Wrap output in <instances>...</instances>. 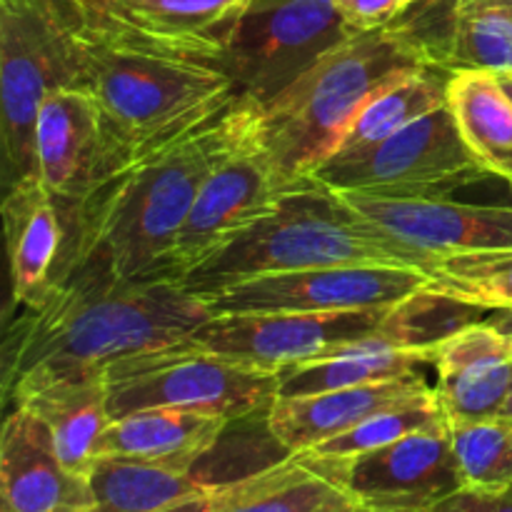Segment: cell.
<instances>
[{"instance_id": "4fadbf2b", "label": "cell", "mask_w": 512, "mask_h": 512, "mask_svg": "<svg viewBox=\"0 0 512 512\" xmlns=\"http://www.w3.org/2000/svg\"><path fill=\"white\" fill-rule=\"evenodd\" d=\"M260 115V113H258ZM283 195L253 128L213 165L163 263L165 280H180Z\"/></svg>"}, {"instance_id": "30bf717a", "label": "cell", "mask_w": 512, "mask_h": 512, "mask_svg": "<svg viewBox=\"0 0 512 512\" xmlns=\"http://www.w3.org/2000/svg\"><path fill=\"white\" fill-rule=\"evenodd\" d=\"M338 195L375 238L425 275L455 255L512 250V205L460 203L448 195Z\"/></svg>"}, {"instance_id": "ac0fdd59", "label": "cell", "mask_w": 512, "mask_h": 512, "mask_svg": "<svg viewBox=\"0 0 512 512\" xmlns=\"http://www.w3.org/2000/svg\"><path fill=\"white\" fill-rule=\"evenodd\" d=\"M433 393L435 390L418 373L410 378L358 385V388L278 398L265 420H268V430L273 433V438L288 453H308V450L348 433L350 428L390 405L428 398Z\"/></svg>"}, {"instance_id": "ba28073f", "label": "cell", "mask_w": 512, "mask_h": 512, "mask_svg": "<svg viewBox=\"0 0 512 512\" xmlns=\"http://www.w3.org/2000/svg\"><path fill=\"white\" fill-rule=\"evenodd\" d=\"M350 35L333 0H250L225 35L223 65L235 93L263 108Z\"/></svg>"}, {"instance_id": "6da1fadb", "label": "cell", "mask_w": 512, "mask_h": 512, "mask_svg": "<svg viewBox=\"0 0 512 512\" xmlns=\"http://www.w3.org/2000/svg\"><path fill=\"white\" fill-rule=\"evenodd\" d=\"M210 318L208 300L175 280L55 270L43 293L18 305L5 325V403L35 385L105 375L115 360L185 343Z\"/></svg>"}, {"instance_id": "f1b7e54d", "label": "cell", "mask_w": 512, "mask_h": 512, "mask_svg": "<svg viewBox=\"0 0 512 512\" xmlns=\"http://www.w3.org/2000/svg\"><path fill=\"white\" fill-rule=\"evenodd\" d=\"M488 313L490 310L480 305L425 285L418 293L390 305L378 333L395 348L433 350L450 335L485 320Z\"/></svg>"}, {"instance_id": "484cf974", "label": "cell", "mask_w": 512, "mask_h": 512, "mask_svg": "<svg viewBox=\"0 0 512 512\" xmlns=\"http://www.w3.org/2000/svg\"><path fill=\"white\" fill-rule=\"evenodd\" d=\"M448 105L475 158L512 183V100L498 75L450 73Z\"/></svg>"}, {"instance_id": "603a6c76", "label": "cell", "mask_w": 512, "mask_h": 512, "mask_svg": "<svg viewBox=\"0 0 512 512\" xmlns=\"http://www.w3.org/2000/svg\"><path fill=\"white\" fill-rule=\"evenodd\" d=\"M215 512H325L350 500L305 453L210 490Z\"/></svg>"}, {"instance_id": "83f0119b", "label": "cell", "mask_w": 512, "mask_h": 512, "mask_svg": "<svg viewBox=\"0 0 512 512\" xmlns=\"http://www.w3.org/2000/svg\"><path fill=\"white\" fill-rule=\"evenodd\" d=\"M100 13L140 30L180 43L225 45L233 20L250 0H85Z\"/></svg>"}, {"instance_id": "e0dca14e", "label": "cell", "mask_w": 512, "mask_h": 512, "mask_svg": "<svg viewBox=\"0 0 512 512\" xmlns=\"http://www.w3.org/2000/svg\"><path fill=\"white\" fill-rule=\"evenodd\" d=\"M3 512H65L93 508L88 478L70 473L43 418L15 405L0 438Z\"/></svg>"}, {"instance_id": "4316f807", "label": "cell", "mask_w": 512, "mask_h": 512, "mask_svg": "<svg viewBox=\"0 0 512 512\" xmlns=\"http://www.w3.org/2000/svg\"><path fill=\"white\" fill-rule=\"evenodd\" d=\"M448 78L450 73L445 70L423 68L385 85L360 110L333 158H355L408 128L430 110L448 105Z\"/></svg>"}, {"instance_id": "277c9868", "label": "cell", "mask_w": 512, "mask_h": 512, "mask_svg": "<svg viewBox=\"0 0 512 512\" xmlns=\"http://www.w3.org/2000/svg\"><path fill=\"white\" fill-rule=\"evenodd\" d=\"M435 68L410 23L355 33L325 53L258 115V140L285 190L313 183L375 93L413 70Z\"/></svg>"}, {"instance_id": "44dd1931", "label": "cell", "mask_w": 512, "mask_h": 512, "mask_svg": "<svg viewBox=\"0 0 512 512\" xmlns=\"http://www.w3.org/2000/svg\"><path fill=\"white\" fill-rule=\"evenodd\" d=\"M228 425L223 418L183 408L135 410L110 420L100 440V458L115 455L193 470L223 438Z\"/></svg>"}, {"instance_id": "8d00e7d4", "label": "cell", "mask_w": 512, "mask_h": 512, "mask_svg": "<svg viewBox=\"0 0 512 512\" xmlns=\"http://www.w3.org/2000/svg\"><path fill=\"white\" fill-rule=\"evenodd\" d=\"M418 512H465V510L458 508V505H455L453 500H448V503L438 505V508H428V510H418Z\"/></svg>"}, {"instance_id": "ffe728a7", "label": "cell", "mask_w": 512, "mask_h": 512, "mask_svg": "<svg viewBox=\"0 0 512 512\" xmlns=\"http://www.w3.org/2000/svg\"><path fill=\"white\" fill-rule=\"evenodd\" d=\"M13 405H25L43 418L65 468L88 478L100 458V440L113 420L105 375L35 385L23 390Z\"/></svg>"}, {"instance_id": "cb8c5ba5", "label": "cell", "mask_w": 512, "mask_h": 512, "mask_svg": "<svg viewBox=\"0 0 512 512\" xmlns=\"http://www.w3.org/2000/svg\"><path fill=\"white\" fill-rule=\"evenodd\" d=\"M428 50L445 73H512V10L503 0H450L443 33Z\"/></svg>"}, {"instance_id": "9a60e30c", "label": "cell", "mask_w": 512, "mask_h": 512, "mask_svg": "<svg viewBox=\"0 0 512 512\" xmlns=\"http://www.w3.org/2000/svg\"><path fill=\"white\" fill-rule=\"evenodd\" d=\"M130 163L88 90H58L45 100L35 120V173L60 203L83 200Z\"/></svg>"}, {"instance_id": "9c48e42d", "label": "cell", "mask_w": 512, "mask_h": 512, "mask_svg": "<svg viewBox=\"0 0 512 512\" xmlns=\"http://www.w3.org/2000/svg\"><path fill=\"white\" fill-rule=\"evenodd\" d=\"M488 175L450 105H440L355 158H330L313 180L333 193L448 195Z\"/></svg>"}, {"instance_id": "1f68e13d", "label": "cell", "mask_w": 512, "mask_h": 512, "mask_svg": "<svg viewBox=\"0 0 512 512\" xmlns=\"http://www.w3.org/2000/svg\"><path fill=\"white\" fill-rule=\"evenodd\" d=\"M443 420L445 415L433 393L428 398L390 405V408L365 418L363 423L350 428L348 433L338 435V438L328 440V443L318 445V448L308 450V453L320 455V458H353V455L385 448V445L395 443V440L405 438L410 433L433 428V425L443 423Z\"/></svg>"}, {"instance_id": "d590c367", "label": "cell", "mask_w": 512, "mask_h": 512, "mask_svg": "<svg viewBox=\"0 0 512 512\" xmlns=\"http://www.w3.org/2000/svg\"><path fill=\"white\" fill-rule=\"evenodd\" d=\"M485 320H488L495 330H500V333L512 343V308L490 310V313L485 315Z\"/></svg>"}, {"instance_id": "b9f144b4", "label": "cell", "mask_w": 512, "mask_h": 512, "mask_svg": "<svg viewBox=\"0 0 512 512\" xmlns=\"http://www.w3.org/2000/svg\"><path fill=\"white\" fill-rule=\"evenodd\" d=\"M355 512H390V510H373V508H360V505H358V510H355Z\"/></svg>"}, {"instance_id": "836d02e7", "label": "cell", "mask_w": 512, "mask_h": 512, "mask_svg": "<svg viewBox=\"0 0 512 512\" xmlns=\"http://www.w3.org/2000/svg\"><path fill=\"white\" fill-rule=\"evenodd\" d=\"M453 503L465 512H512V488L503 493L483 495V493H460L455 495Z\"/></svg>"}, {"instance_id": "5b68a950", "label": "cell", "mask_w": 512, "mask_h": 512, "mask_svg": "<svg viewBox=\"0 0 512 512\" xmlns=\"http://www.w3.org/2000/svg\"><path fill=\"white\" fill-rule=\"evenodd\" d=\"M333 265L405 263L355 218L338 193L313 180L285 190L268 213L225 240L180 285L208 295L240 280Z\"/></svg>"}, {"instance_id": "7c38bea8", "label": "cell", "mask_w": 512, "mask_h": 512, "mask_svg": "<svg viewBox=\"0 0 512 512\" xmlns=\"http://www.w3.org/2000/svg\"><path fill=\"white\" fill-rule=\"evenodd\" d=\"M428 285L423 270L405 265H333L240 280L208 295L223 313H343L390 308Z\"/></svg>"}, {"instance_id": "7402d4cb", "label": "cell", "mask_w": 512, "mask_h": 512, "mask_svg": "<svg viewBox=\"0 0 512 512\" xmlns=\"http://www.w3.org/2000/svg\"><path fill=\"white\" fill-rule=\"evenodd\" d=\"M425 363H433V350L395 348L388 340L380 338V333H373L353 343L335 345L315 360L280 368L278 398L410 378V375H418V368Z\"/></svg>"}, {"instance_id": "2e32d148", "label": "cell", "mask_w": 512, "mask_h": 512, "mask_svg": "<svg viewBox=\"0 0 512 512\" xmlns=\"http://www.w3.org/2000/svg\"><path fill=\"white\" fill-rule=\"evenodd\" d=\"M435 398L448 425L503 418L512 395V343L488 320L433 348Z\"/></svg>"}, {"instance_id": "60d3db41", "label": "cell", "mask_w": 512, "mask_h": 512, "mask_svg": "<svg viewBox=\"0 0 512 512\" xmlns=\"http://www.w3.org/2000/svg\"><path fill=\"white\" fill-rule=\"evenodd\" d=\"M503 418H505V420H510V423H512V395H510V400H508V408H505Z\"/></svg>"}, {"instance_id": "f35d334b", "label": "cell", "mask_w": 512, "mask_h": 512, "mask_svg": "<svg viewBox=\"0 0 512 512\" xmlns=\"http://www.w3.org/2000/svg\"><path fill=\"white\" fill-rule=\"evenodd\" d=\"M500 85H503V90L508 93V98L512 100V73H505V75H498Z\"/></svg>"}, {"instance_id": "ee69618b", "label": "cell", "mask_w": 512, "mask_h": 512, "mask_svg": "<svg viewBox=\"0 0 512 512\" xmlns=\"http://www.w3.org/2000/svg\"><path fill=\"white\" fill-rule=\"evenodd\" d=\"M503 3H505V5H508V8L512 10V0H503Z\"/></svg>"}, {"instance_id": "74e56055", "label": "cell", "mask_w": 512, "mask_h": 512, "mask_svg": "<svg viewBox=\"0 0 512 512\" xmlns=\"http://www.w3.org/2000/svg\"><path fill=\"white\" fill-rule=\"evenodd\" d=\"M355 510H358V503H353V500H345V503L335 505V508H330L325 512H355Z\"/></svg>"}, {"instance_id": "5bb4252c", "label": "cell", "mask_w": 512, "mask_h": 512, "mask_svg": "<svg viewBox=\"0 0 512 512\" xmlns=\"http://www.w3.org/2000/svg\"><path fill=\"white\" fill-rule=\"evenodd\" d=\"M388 308L343 313H223L200 325L190 343L238 363L280 370L378 333Z\"/></svg>"}, {"instance_id": "e575fe53", "label": "cell", "mask_w": 512, "mask_h": 512, "mask_svg": "<svg viewBox=\"0 0 512 512\" xmlns=\"http://www.w3.org/2000/svg\"><path fill=\"white\" fill-rule=\"evenodd\" d=\"M155 512H215V510H213V500H210V493H203V495H195V498L180 500V503L168 505V508L155 510Z\"/></svg>"}, {"instance_id": "ab89813d", "label": "cell", "mask_w": 512, "mask_h": 512, "mask_svg": "<svg viewBox=\"0 0 512 512\" xmlns=\"http://www.w3.org/2000/svg\"><path fill=\"white\" fill-rule=\"evenodd\" d=\"M415 5H438V3H445V0H413Z\"/></svg>"}, {"instance_id": "8fae6325", "label": "cell", "mask_w": 512, "mask_h": 512, "mask_svg": "<svg viewBox=\"0 0 512 512\" xmlns=\"http://www.w3.org/2000/svg\"><path fill=\"white\" fill-rule=\"evenodd\" d=\"M305 455L360 508L418 512L463 493L448 420L353 458Z\"/></svg>"}, {"instance_id": "7a4b0ae2", "label": "cell", "mask_w": 512, "mask_h": 512, "mask_svg": "<svg viewBox=\"0 0 512 512\" xmlns=\"http://www.w3.org/2000/svg\"><path fill=\"white\" fill-rule=\"evenodd\" d=\"M260 105L235 95L195 128L148 150L115 178L65 203V243L55 270L100 268L120 278H160L178 230L213 165L253 128Z\"/></svg>"}, {"instance_id": "f546056e", "label": "cell", "mask_w": 512, "mask_h": 512, "mask_svg": "<svg viewBox=\"0 0 512 512\" xmlns=\"http://www.w3.org/2000/svg\"><path fill=\"white\" fill-rule=\"evenodd\" d=\"M450 428L455 463L465 493H503L512 488V423L505 418L455 423Z\"/></svg>"}, {"instance_id": "8992f818", "label": "cell", "mask_w": 512, "mask_h": 512, "mask_svg": "<svg viewBox=\"0 0 512 512\" xmlns=\"http://www.w3.org/2000/svg\"><path fill=\"white\" fill-rule=\"evenodd\" d=\"M113 418L148 408H183L228 423L268 415L280 395L278 370L238 363L185 343L115 360L105 368Z\"/></svg>"}, {"instance_id": "52a82bcc", "label": "cell", "mask_w": 512, "mask_h": 512, "mask_svg": "<svg viewBox=\"0 0 512 512\" xmlns=\"http://www.w3.org/2000/svg\"><path fill=\"white\" fill-rule=\"evenodd\" d=\"M80 88L73 30L58 0H0V140L8 188L35 173V120L58 90Z\"/></svg>"}, {"instance_id": "7bdbcfd3", "label": "cell", "mask_w": 512, "mask_h": 512, "mask_svg": "<svg viewBox=\"0 0 512 512\" xmlns=\"http://www.w3.org/2000/svg\"><path fill=\"white\" fill-rule=\"evenodd\" d=\"M65 512H93V508L90 510H65Z\"/></svg>"}, {"instance_id": "d6a6232c", "label": "cell", "mask_w": 512, "mask_h": 512, "mask_svg": "<svg viewBox=\"0 0 512 512\" xmlns=\"http://www.w3.org/2000/svg\"><path fill=\"white\" fill-rule=\"evenodd\" d=\"M333 5L355 33H370L395 25L415 3L413 0H333Z\"/></svg>"}, {"instance_id": "d4e9b609", "label": "cell", "mask_w": 512, "mask_h": 512, "mask_svg": "<svg viewBox=\"0 0 512 512\" xmlns=\"http://www.w3.org/2000/svg\"><path fill=\"white\" fill-rule=\"evenodd\" d=\"M93 512H155L210 493L188 468L150 460L98 458L88 475Z\"/></svg>"}, {"instance_id": "d6986e66", "label": "cell", "mask_w": 512, "mask_h": 512, "mask_svg": "<svg viewBox=\"0 0 512 512\" xmlns=\"http://www.w3.org/2000/svg\"><path fill=\"white\" fill-rule=\"evenodd\" d=\"M58 203L38 175L20 178L5 195L3 228L15 308L38 298L58 268L65 243Z\"/></svg>"}, {"instance_id": "3957f363", "label": "cell", "mask_w": 512, "mask_h": 512, "mask_svg": "<svg viewBox=\"0 0 512 512\" xmlns=\"http://www.w3.org/2000/svg\"><path fill=\"white\" fill-rule=\"evenodd\" d=\"M58 3L78 48L80 88L98 100L133 160L200 125L238 95L223 65L225 45L165 40L85 0Z\"/></svg>"}, {"instance_id": "4dcf8cb0", "label": "cell", "mask_w": 512, "mask_h": 512, "mask_svg": "<svg viewBox=\"0 0 512 512\" xmlns=\"http://www.w3.org/2000/svg\"><path fill=\"white\" fill-rule=\"evenodd\" d=\"M428 285L485 310L512 308V250L440 260L428 270Z\"/></svg>"}]
</instances>
